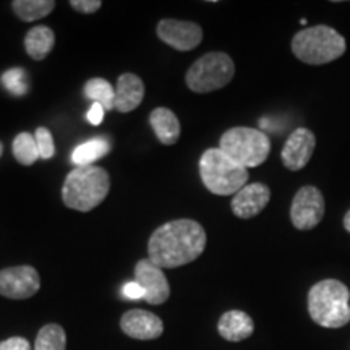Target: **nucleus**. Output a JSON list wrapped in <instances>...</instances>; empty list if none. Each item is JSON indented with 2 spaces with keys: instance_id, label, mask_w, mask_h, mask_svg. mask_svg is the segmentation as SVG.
<instances>
[{
  "instance_id": "19",
  "label": "nucleus",
  "mask_w": 350,
  "mask_h": 350,
  "mask_svg": "<svg viewBox=\"0 0 350 350\" xmlns=\"http://www.w3.org/2000/svg\"><path fill=\"white\" fill-rule=\"evenodd\" d=\"M111 151V142L106 137H96L93 139L81 143L72 152V163L77 167L81 165H93L94 161L100 159Z\"/></svg>"
},
{
  "instance_id": "17",
  "label": "nucleus",
  "mask_w": 350,
  "mask_h": 350,
  "mask_svg": "<svg viewBox=\"0 0 350 350\" xmlns=\"http://www.w3.org/2000/svg\"><path fill=\"white\" fill-rule=\"evenodd\" d=\"M151 129L163 144H175L180 138V122L167 107H157L150 116Z\"/></svg>"
},
{
  "instance_id": "10",
  "label": "nucleus",
  "mask_w": 350,
  "mask_h": 350,
  "mask_svg": "<svg viewBox=\"0 0 350 350\" xmlns=\"http://www.w3.org/2000/svg\"><path fill=\"white\" fill-rule=\"evenodd\" d=\"M157 36L167 46L177 51H191L203 41V29L193 21L165 18L157 25Z\"/></svg>"
},
{
  "instance_id": "22",
  "label": "nucleus",
  "mask_w": 350,
  "mask_h": 350,
  "mask_svg": "<svg viewBox=\"0 0 350 350\" xmlns=\"http://www.w3.org/2000/svg\"><path fill=\"white\" fill-rule=\"evenodd\" d=\"M12 151H13V156H15V159L23 165H33L38 159H41L38 144H36V138H34V135L26 133V131L25 133L16 135L15 139H13Z\"/></svg>"
},
{
  "instance_id": "23",
  "label": "nucleus",
  "mask_w": 350,
  "mask_h": 350,
  "mask_svg": "<svg viewBox=\"0 0 350 350\" xmlns=\"http://www.w3.org/2000/svg\"><path fill=\"white\" fill-rule=\"evenodd\" d=\"M34 350H67V334L59 325H46L38 332Z\"/></svg>"
},
{
  "instance_id": "2",
  "label": "nucleus",
  "mask_w": 350,
  "mask_h": 350,
  "mask_svg": "<svg viewBox=\"0 0 350 350\" xmlns=\"http://www.w3.org/2000/svg\"><path fill=\"white\" fill-rule=\"evenodd\" d=\"M111 177L107 170L98 165H81L67 175L62 188L65 206L88 213L99 206L109 193Z\"/></svg>"
},
{
  "instance_id": "25",
  "label": "nucleus",
  "mask_w": 350,
  "mask_h": 350,
  "mask_svg": "<svg viewBox=\"0 0 350 350\" xmlns=\"http://www.w3.org/2000/svg\"><path fill=\"white\" fill-rule=\"evenodd\" d=\"M34 138H36V144H38L41 159H52L55 154V144L49 129H46V126H39L36 133H34Z\"/></svg>"
},
{
  "instance_id": "6",
  "label": "nucleus",
  "mask_w": 350,
  "mask_h": 350,
  "mask_svg": "<svg viewBox=\"0 0 350 350\" xmlns=\"http://www.w3.org/2000/svg\"><path fill=\"white\" fill-rule=\"evenodd\" d=\"M219 150L226 152L234 163L242 167H256L268 159L271 142L261 130L248 126H234L227 130L219 142Z\"/></svg>"
},
{
  "instance_id": "16",
  "label": "nucleus",
  "mask_w": 350,
  "mask_h": 350,
  "mask_svg": "<svg viewBox=\"0 0 350 350\" xmlns=\"http://www.w3.org/2000/svg\"><path fill=\"white\" fill-rule=\"evenodd\" d=\"M217 331L226 340L230 342H240L248 339L255 331L253 319L245 312L240 310H230L224 313L217 323Z\"/></svg>"
},
{
  "instance_id": "26",
  "label": "nucleus",
  "mask_w": 350,
  "mask_h": 350,
  "mask_svg": "<svg viewBox=\"0 0 350 350\" xmlns=\"http://www.w3.org/2000/svg\"><path fill=\"white\" fill-rule=\"evenodd\" d=\"M70 7L80 13H94L103 7V2L100 0H72Z\"/></svg>"
},
{
  "instance_id": "27",
  "label": "nucleus",
  "mask_w": 350,
  "mask_h": 350,
  "mask_svg": "<svg viewBox=\"0 0 350 350\" xmlns=\"http://www.w3.org/2000/svg\"><path fill=\"white\" fill-rule=\"evenodd\" d=\"M0 350H31V344L25 338H10L0 342Z\"/></svg>"
},
{
  "instance_id": "24",
  "label": "nucleus",
  "mask_w": 350,
  "mask_h": 350,
  "mask_svg": "<svg viewBox=\"0 0 350 350\" xmlns=\"http://www.w3.org/2000/svg\"><path fill=\"white\" fill-rule=\"evenodd\" d=\"M2 85L8 93L16 96V98H21L29 91V81L28 75L23 68H10L7 72H3L2 78H0Z\"/></svg>"
},
{
  "instance_id": "5",
  "label": "nucleus",
  "mask_w": 350,
  "mask_h": 350,
  "mask_svg": "<svg viewBox=\"0 0 350 350\" xmlns=\"http://www.w3.org/2000/svg\"><path fill=\"white\" fill-rule=\"evenodd\" d=\"M345 39L329 26L318 25L301 29L292 39V52L308 65H325L345 52Z\"/></svg>"
},
{
  "instance_id": "28",
  "label": "nucleus",
  "mask_w": 350,
  "mask_h": 350,
  "mask_svg": "<svg viewBox=\"0 0 350 350\" xmlns=\"http://www.w3.org/2000/svg\"><path fill=\"white\" fill-rule=\"evenodd\" d=\"M104 113H106V109L100 106L99 103L91 104L90 111H88L86 119L91 125H100V122L104 120Z\"/></svg>"
},
{
  "instance_id": "9",
  "label": "nucleus",
  "mask_w": 350,
  "mask_h": 350,
  "mask_svg": "<svg viewBox=\"0 0 350 350\" xmlns=\"http://www.w3.org/2000/svg\"><path fill=\"white\" fill-rule=\"evenodd\" d=\"M41 278L33 266H13L0 271V295L12 300H25L36 295Z\"/></svg>"
},
{
  "instance_id": "7",
  "label": "nucleus",
  "mask_w": 350,
  "mask_h": 350,
  "mask_svg": "<svg viewBox=\"0 0 350 350\" xmlns=\"http://www.w3.org/2000/svg\"><path fill=\"white\" fill-rule=\"evenodd\" d=\"M235 75L234 60L224 52H209L200 57L187 72V86L193 93H211L229 85Z\"/></svg>"
},
{
  "instance_id": "15",
  "label": "nucleus",
  "mask_w": 350,
  "mask_h": 350,
  "mask_svg": "<svg viewBox=\"0 0 350 350\" xmlns=\"http://www.w3.org/2000/svg\"><path fill=\"white\" fill-rule=\"evenodd\" d=\"M144 98V83L135 73H124L116 85V111L129 113L135 111Z\"/></svg>"
},
{
  "instance_id": "29",
  "label": "nucleus",
  "mask_w": 350,
  "mask_h": 350,
  "mask_svg": "<svg viewBox=\"0 0 350 350\" xmlns=\"http://www.w3.org/2000/svg\"><path fill=\"white\" fill-rule=\"evenodd\" d=\"M124 295L130 300L144 299V291L137 281H131V282H126L124 286Z\"/></svg>"
},
{
  "instance_id": "4",
  "label": "nucleus",
  "mask_w": 350,
  "mask_h": 350,
  "mask_svg": "<svg viewBox=\"0 0 350 350\" xmlns=\"http://www.w3.org/2000/svg\"><path fill=\"white\" fill-rule=\"evenodd\" d=\"M200 175L204 187L219 196L239 193L248 182V170L234 163L219 148L203 152L200 159Z\"/></svg>"
},
{
  "instance_id": "1",
  "label": "nucleus",
  "mask_w": 350,
  "mask_h": 350,
  "mask_svg": "<svg viewBox=\"0 0 350 350\" xmlns=\"http://www.w3.org/2000/svg\"><path fill=\"white\" fill-rule=\"evenodd\" d=\"M206 248V232L193 219H175L157 227L148 242L150 260L161 269L195 261Z\"/></svg>"
},
{
  "instance_id": "31",
  "label": "nucleus",
  "mask_w": 350,
  "mask_h": 350,
  "mask_svg": "<svg viewBox=\"0 0 350 350\" xmlns=\"http://www.w3.org/2000/svg\"><path fill=\"white\" fill-rule=\"evenodd\" d=\"M2 152H3V146H2V143H0V156H2Z\"/></svg>"
},
{
  "instance_id": "20",
  "label": "nucleus",
  "mask_w": 350,
  "mask_h": 350,
  "mask_svg": "<svg viewBox=\"0 0 350 350\" xmlns=\"http://www.w3.org/2000/svg\"><path fill=\"white\" fill-rule=\"evenodd\" d=\"M54 0H13L12 8L15 15L23 21H36L54 12Z\"/></svg>"
},
{
  "instance_id": "8",
  "label": "nucleus",
  "mask_w": 350,
  "mask_h": 350,
  "mask_svg": "<svg viewBox=\"0 0 350 350\" xmlns=\"http://www.w3.org/2000/svg\"><path fill=\"white\" fill-rule=\"evenodd\" d=\"M325 216V198L317 187L306 185L297 191L291 206V219L299 230L317 227Z\"/></svg>"
},
{
  "instance_id": "3",
  "label": "nucleus",
  "mask_w": 350,
  "mask_h": 350,
  "mask_svg": "<svg viewBox=\"0 0 350 350\" xmlns=\"http://www.w3.org/2000/svg\"><path fill=\"white\" fill-rule=\"evenodd\" d=\"M308 313L323 327H342L350 321V292L345 284L325 279L310 288Z\"/></svg>"
},
{
  "instance_id": "12",
  "label": "nucleus",
  "mask_w": 350,
  "mask_h": 350,
  "mask_svg": "<svg viewBox=\"0 0 350 350\" xmlns=\"http://www.w3.org/2000/svg\"><path fill=\"white\" fill-rule=\"evenodd\" d=\"M314 146H317V138H314L312 130L301 126V129L292 131L281 152L284 165L288 170L304 169L312 159Z\"/></svg>"
},
{
  "instance_id": "11",
  "label": "nucleus",
  "mask_w": 350,
  "mask_h": 350,
  "mask_svg": "<svg viewBox=\"0 0 350 350\" xmlns=\"http://www.w3.org/2000/svg\"><path fill=\"white\" fill-rule=\"evenodd\" d=\"M135 278L143 287L144 300L151 305H163L170 295V286L164 271L156 266L150 258L139 260L135 266Z\"/></svg>"
},
{
  "instance_id": "30",
  "label": "nucleus",
  "mask_w": 350,
  "mask_h": 350,
  "mask_svg": "<svg viewBox=\"0 0 350 350\" xmlns=\"http://www.w3.org/2000/svg\"><path fill=\"white\" fill-rule=\"evenodd\" d=\"M344 227H345V230L350 234V211L345 214V217H344Z\"/></svg>"
},
{
  "instance_id": "14",
  "label": "nucleus",
  "mask_w": 350,
  "mask_h": 350,
  "mask_svg": "<svg viewBox=\"0 0 350 350\" xmlns=\"http://www.w3.org/2000/svg\"><path fill=\"white\" fill-rule=\"evenodd\" d=\"M271 200V190L265 183H252L245 185L239 193L232 198V213L240 219H252L268 206Z\"/></svg>"
},
{
  "instance_id": "21",
  "label": "nucleus",
  "mask_w": 350,
  "mask_h": 350,
  "mask_svg": "<svg viewBox=\"0 0 350 350\" xmlns=\"http://www.w3.org/2000/svg\"><path fill=\"white\" fill-rule=\"evenodd\" d=\"M85 96L93 103H99L106 111L116 109V88L104 78H93L86 81Z\"/></svg>"
},
{
  "instance_id": "18",
  "label": "nucleus",
  "mask_w": 350,
  "mask_h": 350,
  "mask_svg": "<svg viewBox=\"0 0 350 350\" xmlns=\"http://www.w3.org/2000/svg\"><path fill=\"white\" fill-rule=\"evenodd\" d=\"M55 44V34L49 26L38 25L29 29L25 36V49L34 60H42L51 54Z\"/></svg>"
},
{
  "instance_id": "13",
  "label": "nucleus",
  "mask_w": 350,
  "mask_h": 350,
  "mask_svg": "<svg viewBox=\"0 0 350 350\" xmlns=\"http://www.w3.org/2000/svg\"><path fill=\"white\" fill-rule=\"evenodd\" d=\"M120 327L130 338L151 340L163 336L164 323L157 314L146 310H130L120 319Z\"/></svg>"
}]
</instances>
